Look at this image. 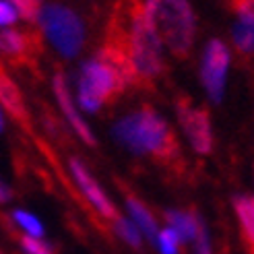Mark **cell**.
I'll return each instance as SVG.
<instances>
[{
  "mask_svg": "<svg viewBox=\"0 0 254 254\" xmlns=\"http://www.w3.org/2000/svg\"><path fill=\"white\" fill-rule=\"evenodd\" d=\"M178 116L184 126L190 145L196 153L207 155L213 149V134H211V118L207 110L194 108L188 99H180L178 104Z\"/></svg>",
  "mask_w": 254,
  "mask_h": 254,
  "instance_id": "cell-7",
  "label": "cell"
},
{
  "mask_svg": "<svg viewBox=\"0 0 254 254\" xmlns=\"http://www.w3.org/2000/svg\"><path fill=\"white\" fill-rule=\"evenodd\" d=\"M12 219H15L25 232H27V236L40 238V240H42V236H44V225L40 223V219H37V217H33L31 213H27V211H15V213H12Z\"/></svg>",
  "mask_w": 254,
  "mask_h": 254,
  "instance_id": "cell-16",
  "label": "cell"
},
{
  "mask_svg": "<svg viewBox=\"0 0 254 254\" xmlns=\"http://www.w3.org/2000/svg\"><path fill=\"white\" fill-rule=\"evenodd\" d=\"M2 126H4V122H2V114H0V130H2Z\"/></svg>",
  "mask_w": 254,
  "mask_h": 254,
  "instance_id": "cell-24",
  "label": "cell"
},
{
  "mask_svg": "<svg viewBox=\"0 0 254 254\" xmlns=\"http://www.w3.org/2000/svg\"><path fill=\"white\" fill-rule=\"evenodd\" d=\"M166 219L170 223V230L180 238V242H190L194 240L200 227V219L194 213H186V211H168Z\"/></svg>",
  "mask_w": 254,
  "mask_h": 254,
  "instance_id": "cell-12",
  "label": "cell"
},
{
  "mask_svg": "<svg viewBox=\"0 0 254 254\" xmlns=\"http://www.w3.org/2000/svg\"><path fill=\"white\" fill-rule=\"evenodd\" d=\"M194 242H196V254H211V244H209V234L205 230V225L200 223L198 227V234L194 238Z\"/></svg>",
  "mask_w": 254,
  "mask_h": 254,
  "instance_id": "cell-22",
  "label": "cell"
},
{
  "mask_svg": "<svg viewBox=\"0 0 254 254\" xmlns=\"http://www.w3.org/2000/svg\"><path fill=\"white\" fill-rule=\"evenodd\" d=\"M234 209L240 219V227H242V236L246 246L252 250V240H254V200L252 196L240 194L234 198Z\"/></svg>",
  "mask_w": 254,
  "mask_h": 254,
  "instance_id": "cell-13",
  "label": "cell"
},
{
  "mask_svg": "<svg viewBox=\"0 0 254 254\" xmlns=\"http://www.w3.org/2000/svg\"><path fill=\"white\" fill-rule=\"evenodd\" d=\"M12 6H15L17 10V17H21L23 21H37L40 19V4L37 2H27V0H21V2H12Z\"/></svg>",
  "mask_w": 254,
  "mask_h": 254,
  "instance_id": "cell-19",
  "label": "cell"
},
{
  "mask_svg": "<svg viewBox=\"0 0 254 254\" xmlns=\"http://www.w3.org/2000/svg\"><path fill=\"white\" fill-rule=\"evenodd\" d=\"M19 17H17V10L12 6V2H2L0 0V25H12Z\"/></svg>",
  "mask_w": 254,
  "mask_h": 254,
  "instance_id": "cell-21",
  "label": "cell"
},
{
  "mask_svg": "<svg viewBox=\"0 0 254 254\" xmlns=\"http://www.w3.org/2000/svg\"><path fill=\"white\" fill-rule=\"evenodd\" d=\"M227 66H230V50L223 42L211 40L205 50V56H202L200 81L213 101H221L223 97Z\"/></svg>",
  "mask_w": 254,
  "mask_h": 254,
  "instance_id": "cell-6",
  "label": "cell"
},
{
  "mask_svg": "<svg viewBox=\"0 0 254 254\" xmlns=\"http://www.w3.org/2000/svg\"><path fill=\"white\" fill-rule=\"evenodd\" d=\"M157 246L161 250V254H178V248H180V238H178L170 227L163 232H157Z\"/></svg>",
  "mask_w": 254,
  "mask_h": 254,
  "instance_id": "cell-18",
  "label": "cell"
},
{
  "mask_svg": "<svg viewBox=\"0 0 254 254\" xmlns=\"http://www.w3.org/2000/svg\"><path fill=\"white\" fill-rule=\"evenodd\" d=\"M8 198H10V192H8V190L2 184H0V202H6Z\"/></svg>",
  "mask_w": 254,
  "mask_h": 254,
  "instance_id": "cell-23",
  "label": "cell"
},
{
  "mask_svg": "<svg viewBox=\"0 0 254 254\" xmlns=\"http://www.w3.org/2000/svg\"><path fill=\"white\" fill-rule=\"evenodd\" d=\"M114 136L136 155H153L161 161L178 155V141L168 122L147 106L118 120Z\"/></svg>",
  "mask_w": 254,
  "mask_h": 254,
  "instance_id": "cell-2",
  "label": "cell"
},
{
  "mask_svg": "<svg viewBox=\"0 0 254 254\" xmlns=\"http://www.w3.org/2000/svg\"><path fill=\"white\" fill-rule=\"evenodd\" d=\"M155 29L176 56H186L194 40V12L188 2H157Z\"/></svg>",
  "mask_w": 254,
  "mask_h": 254,
  "instance_id": "cell-4",
  "label": "cell"
},
{
  "mask_svg": "<svg viewBox=\"0 0 254 254\" xmlns=\"http://www.w3.org/2000/svg\"><path fill=\"white\" fill-rule=\"evenodd\" d=\"M21 246L27 254H54L44 240L40 238H31V236H23L21 238Z\"/></svg>",
  "mask_w": 254,
  "mask_h": 254,
  "instance_id": "cell-20",
  "label": "cell"
},
{
  "mask_svg": "<svg viewBox=\"0 0 254 254\" xmlns=\"http://www.w3.org/2000/svg\"><path fill=\"white\" fill-rule=\"evenodd\" d=\"M114 223H116V234L124 240V242H128V244H130V246H134V248L141 246V232L136 230V225H134L132 221L118 217Z\"/></svg>",
  "mask_w": 254,
  "mask_h": 254,
  "instance_id": "cell-17",
  "label": "cell"
},
{
  "mask_svg": "<svg viewBox=\"0 0 254 254\" xmlns=\"http://www.w3.org/2000/svg\"><path fill=\"white\" fill-rule=\"evenodd\" d=\"M70 172L74 176V180H77V184L81 186L83 194L89 198V202L104 215V217L116 221L118 219V213H116V207L112 205V200L108 198V194L104 192V190L99 188V184L91 178V174L87 172V168L83 166V163L79 159H70Z\"/></svg>",
  "mask_w": 254,
  "mask_h": 254,
  "instance_id": "cell-8",
  "label": "cell"
},
{
  "mask_svg": "<svg viewBox=\"0 0 254 254\" xmlns=\"http://www.w3.org/2000/svg\"><path fill=\"white\" fill-rule=\"evenodd\" d=\"M157 2H136L130 8V35L126 40V54L134 79L153 81L163 72L161 40L155 29Z\"/></svg>",
  "mask_w": 254,
  "mask_h": 254,
  "instance_id": "cell-3",
  "label": "cell"
},
{
  "mask_svg": "<svg viewBox=\"0 0 254 254\" xmlns=\"http://www.w3.org/2000/svg\"><path fill=\"white\" fill-rule=\"evenodd\" d=\"M238 23L234 25V42L242 54H250L254 48V31H252V2H238Z\"/></svg>",
  "mask_w": 254,
  "mask_h": 254,
  "instance_id": "cell-10",
  "label": "cell"
},
{
  "mask_svg": "<svg viewBox=\"0 0 254 254\" xmlns=\"http://www.w3.org/2000/svg\"><path fill=\"white\" fill-rule=\"evenodd\" d=\"M0 101H2V106L6 108L10 116H15L23 124H27L29 114H27V108H25V101L19 93L17 85L8 79V74L2 68H0Z\"/></svg>",
  "mask_w": 254,
  "mask_h": 254,
  "instance_id": "cell-11",
  "label": "cell"
},
{
  "mask_svg": "<svg viewBox=\"0 0 254 254\" xmlns=\"http://www.w3.org/2000/svg\"><path fill=\"white\" fill-rule=\"evenodd\" d=\"M40 25L48 40L62 56H77L85 40V29L81 19L66 6L48 4L40 8Z\"/></svg>",
  "mask_w": 254,
  "mask_h": 254,
  "instance_id": "cell-5",
  "label": "cell"
},
{
  "mask_svg": "<svg viewBox=\"0 0 254 254\" xmlns=\"http://www.w3.org/2000/svg\"><path fill=\"white\" fill-rule=\"evenodd\" d=\"M126 205H128V211H130L132 219H134L132 223L136 225V230L143 232L149 240H155L157 238V223L153 219V215H151V211L138 198H134V196L126 198Z\"/></svg>",
  "mask_w": 254,
  "mask_h": 254,
  "instance_id": "cell-14",
  "label": "cell"
},
{
  "mask_svg": "<svg viewBox=\"0 0 254 254\" xmlns=\"http://www.w3.org/2000/svg\"><path fill=\"white\" fill-rule=\"evenodd\" d=\"M134 81L124 42H112L83 64L79 79V104L87 112H97L106 101L122 93L124 85Z\"/></svg>",
  "mask_w": 254,
  "mask_h": 254,
  "instance_id": "cell-1",
  "label": "cell"
},
{
  "mask_svg": "<svg viewBox=\"0 0 254 254\" xmlns=\"http://www.w3.org/2000/svg\"><path fill=\"white\" fill-rule=\"evenodd\" d=\"M54 91H56L58 104H60L62 112H64V116L68 118L70 126L79 132V136L83 138L87 145H95V136H93L91 128H89V126L83 122V118L79 116V112L74 110V106H72V97H70V93H68V87H66V83H64V77H62V72H56V77H54Z\"/></svg>",
  "mask_w": 254,
  "mask_h": 254,
  "instance_id": "cell-9",
  "label": "cell"
},
{
  "mask_svg": "<svg viewBox=\"0 0 254 254\" xmlns=\"http://www.w3.org/2000/svg\"><path fill=\"white\" fill-rule=\"evenodd\" d=\"M29 48H31V37L23 31L17 29H4L0 31V50L4 54L12 56V58H23L29 54Z\"/></svg>",
  "mask_w": 254,
  "mask_h": 254,
  "instance_id": "cell-15",
  "label": "cell"
}]
</instances>
